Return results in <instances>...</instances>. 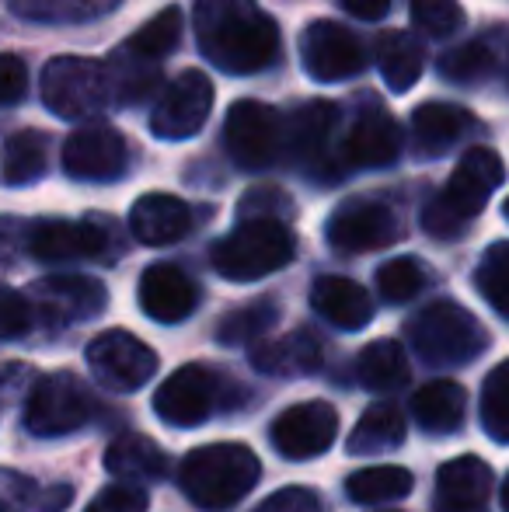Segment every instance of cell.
<instances>
[{"label": "cell", "instance_id": "6da1fadb", "mask_svg": "<svg viewBox=\"0 0 509 512\" xmlns=\"http://www.w3.org/2000/svg\"><path fill=\"white\" fill-rule=\"evenodd\" d=\"M196 39L217 70L248 77L272 67L279 56V28L258 0H199Z\"/></svg>", "mask_w": 509, "mask_h": 512}, {"label": "cell", "instance_id": "7a4b0ae2", "mask_svg": "<svg viewBox=\"0 0 509 512\" xmlns=\"http://www.w3.org/2000/svg\"><path fill=\"white\" fill-rule=\"evenodd\" d=\"M262 478L258 457L241 443H210L192 450L178 467V481L192 506L206 512L231 509Z\"/></svg>", "mask_w": 509, "mask_h": 512}, {"label": "cell", "instance_id": "3957f363", "mask_svg": "<svg viewBox=\"0 0 509 512\" xmlns=\"http://www.w3.org/2000/svg\"><path fill=\"white\" fill-rule=\"evenodd\" d=\"M408 342L419 352V359L433 370H457L468 366L489 349V331L482 328L471 310L454 300H436L422 307L408 321Z\"/></svg>", "mask_w": 509, "mask_h": 512}, {"label": "cell", "instance_id": "277c9868", "mask_svg": "<svg viewBox=\"0 0 509 512\" xmlns=\"http://www.w3.org/2000/svg\"><path fill=\"white\" fill-rule=\"evenodd\" d=\"M293 230L286 220H241L210 251L213 269L231 283H255L293 262Z\"/></svg>", "mask_w": 509, "mask_h": 512}, {"label": "cell", "instance_id": "5b68a950", "mask_svg": "<svg viewBox=\"0 0 509 512\" xmlns=\"http://www.w3.org/2000/svg\"><path fill=\"white\" fill-rule=\"evenodd\" d=\"M39 95L42 105L60 119H95L112 102L109 67L98 60H84V56H56L42 70Z\"/></svg>", "mask_w": 509, "mask_h": 512}, {"label": "cell", "instance_id": "8992f818", "mask_svg": "<svg viewBox=\"0 0 509 512\" xmlns=\"http://www.w3.org/2000/svg\"><path fill=\"white\" fill-rule=\"evenodd\" d=\"M91 411L95 401L84 380L70 370H60L35 380L32 394L25 398V429L39 439L67 436L88 422Z\"/></svg>", "mask_w": 509, "mask_h": 512}, {"label": "cell", "instance_id": "52a82bcc", "mask_svg": "<svg viewBox=\"0 0 509 512\" xmlns=\"http://www.w3.org/2000/svg\"><path fill=\"white\" fill-rule=\"evenodd\" d=\"M88 370L102 387L133 394L157 373V352L123 328L102 331L88 345Z\"/></svg>", "mask_w": 509, "mask_h": 512}, {"label": "cell", "instance_id": "ba28073f", "mask_svg": "<svg viewBox=\"0 0 509 512\" xmlns=\"http://www.w3.org/2000/svg\"><path fill=\"white\" fill-rule=\"evenodd\" d=\"M224 143L238 168L265 171L283 150V119H279L276 108L265 102H252V98L234 102L227 108Z\"/></svg>", "mask_w": 509, "mask_h": 512}, {"label": "cell", "instance_id": "9c48e42d", "mask_svg": "<svg viewBox=\"0 0 509 512\" xmlns=\"http://www.w3.org/2000/svg\"><path fill=\"white\" fill-rule=\"evenodd\" d=\"M116 248V223L105 216H88V220H39L28 234V251L35 262L60 265L77 262V258H109Z\"/></svg>", "mask_w": 509, "mask_h": 512}, {"label": "cell", "instance_id": "30bf717a", "mask_svg": "<svg viewBox=\"0 0 509 512\" xmlns=\"http://www.w3.org/2000/svg\"><path fill=\"white\" fill-rule=\"evenodd\" d=\"M213 112V84L203 70H182L168 88H161L154 112H150V133L161 140H189L206 126Z\"/></svg>", "mask_w": 509, "mask_h": 512}, {"label": "cell", "instance_id": "8fae6325", "mask_svg": "<svg viewBox=\"0 0 509 512\" xmlns=\"http://www.w3.org/2000/svg\"><path fill=\"white\" fill-rule=\"evenodd\" d=\"M300 56L304 70L321 84L353 81L367 70V49L363 42L339 21H311L300 35Z\"/></svg>", "mask_w": 509, "mask_h": 512}, {"label": "cell", "instance_id": "7c38bea8", "mask_svg": "<svg viewBox=\"0 0 509 512\" xmlns=\"http://www.w3.org/2000/svg\"><path fill=\"white\" fill-rule=\"evenodd\" d=\"M28 300L35 307V321L49 328H70L102 314L109 290L91 276H46L28 286Z\"/></svg>", "mask_w": 509, "mask_h": 512}, {"label": "cell", "instance_id": "4fadbf2b", "mask_svg": "<svg viewBox=\"0 0 509 512\" xmlns=\"http://www.w3.org/2000/svg\"><path fill=\"white\" fill-rule=\"evenodd\" d=\"M325 237L335 251L360 255V251H377L398 241L401 223L391 213V206L374 203V199H346L328 216Z\"/></svg>", "mask_w": 509, "mask_h": 512}, {"label": "cell", "instance_id": "5bb4252c", "mask_svg": "<svg viewBox=\"0 0 509 512\" xmlns=\"http://www.w3.org/2000/svg\"><path fill=\"white\" fill-rule=\"evenodd\" d=\"M339 436V411L328 401H300L272 422V446L286 460L321 457Z\"/></svg>", "mask_w": 509, "mask_h": 512}, {"label": "cell", "instance_id": "9a60e30c", "mask_svg": "<svg viewBox=\"0 0 509 512\" xmlns=\"http://www.w3.org/2000/svg\"><path fill=\"white\" fill-rule=\"evenodd\" d=\"M217 394H220V380L213 377V370L189 363L157 387L154 411L161 422L175 425V429H192V425H203L213 415Z\"/></svg>", "mask_w": 509, "mask_h": 512}, {"label": "cell", "instance_id": "2e32d148", "mask_svg": "<svg viewBox=\"0 0 509 512\" xmlns=\"http://www.w3.org/2000/svg\"><path fill=\"white\" fill-rule=\"evenodd\" d=\"M63 171L77 182H112L126 171L129 150L119 129L112 126H81L63 140Z\"/></svg>", "mask_w": 509, "mask_h": 512}, {"label": "cell", "instance_id": "e0dca14e", "mask_svg": "<svg viewBox=\"0 0 509 512\" xmlns=\"http://www.w3.org/2000/svg\"><path fill=\"white\" fill-rule=\"evenodd\" d=\"M506 168H503V157L496 154L492 147H471L468 154L457 161L454 175H450L447 189L440 192L464 220L478 216L485 209V203L492 199V192L503 185Z\"/></svg>", "mask_w": 509, "mask_h": 512}, {"label": "cell", "instance_id": "ac0fdd59", "mask_svg": "<svg viewBox=\"0 0 509 512\" xmlns=\"http://www.w3.org/2000/svg\"><path fill=\"white\" fill-rule=\"evenodd\" d=\"M492 467L482 457H454L436 471L433 512H489Z\"/></svg>", "mask_w": 509, "mask_h": 512}, {"label": "cell", "instance_id": "d6986e66", "mask_svg": "<svg viewBox=\"0 0 509 512\" xmlns=\"http://www.w3.org/2000/svg\"><path fill=\"white\" fill-rule=\"evenodd\" d=\"M140 307L150 321L178 324L199 307V290L178 265L154 262L140 276Z\"/></svg>", "mask_w": 509, "mask_h": 512}, {"label": "cell", "instance_id": "ffe728a7", "mask_svg": "<svg viewBox=\"0 0 509 512\" xmlns=\"http://www.w3.org/2000/svg\"><path fill=\"white\" fill-rule=\"evenodd\" d=\"M335 122H339V108L332 102H307L297 105L293 115L283 122V150L290 161L307 164V168H321L325 150L335 136Z\"/></svg>", "mask_w": 509, "mask_h": 512}, {"label": "cell", "instance_id": "44dd1931", "mask_svg": "<svg viewBox=\"0 0 509 512\" xmlns=\"http://www.w3.org/2000/svg\"><path fill=\"white\" fill-rule=\"evenodd\" d=\"M189 227L192 209L178 196H168V192H147L129 209V230L147 248H164V244L182 241Z\"/></svg>", "mask_w": 509, "mask_h": 512}, {"label": "cell", "instance_id": "7402d4cb", "mask_svg": "<svg viewBox=\"0 0 509 512\" xmlns=\"http://www.w3.org/2000/svg\"><path fill=\"white\" fill-rule=\"evenodd\" d=\"M401 154V129L391 115L370 112L349 126L342 140V161L353 168H387Z\"/></svg>", "mask_w": 509, "mask_h": 512}, {"label": "cell", "instance_id": "603a6c76", "mask_svg": "<svg viewBox=\"0 0 509 512\" xmlns=\"http://www.w3.org/2000/svg\"><path fill=\"white\" fill-rule=\"evenodd\" d=\"M311 307L318 317L342 331H360L374 321V300L360 283L346 276H321L311 290Z\"/></svg>", "mask_w": 509, "mask_h": 512}, {"label": "cell", "instance_id": "cb8c5ba5", "mask_svg": "<svg viewBox=\"0 0 509 512\" xmlns=\"http://www.w3.org/2000/svg\"><path fill=\"white\" fill-rule=\"evenodd\" d=\"M105 67H109L112 102L116 105H140L161 88V60L136 49L129 39L105 60Z\"/></svg>", "mask_w": 509, "mask_h": 512}, {"label": "cell", "instance_id": "d4e9b609", "mask_svg": "<svg viewBox=\"0 0 509 512\" xmlns=\"http://www.w3.org/2000/svg\"><path fill=\"white\" fill-rule=\"evenodd\" d=\"M252 366L265 377H304L321 370V345L311 331H290L252 349Z\"/></svg>", "mask_w": 509, "mask_h": 512}, {"label": "cell", "instance_id": "484cf974", "mask_svg": "<svg viewBox=\"0 0 509 512\" xmlns=\"http://www.w3.org/2000/svg\"><path fill=\"white\" fill-rule=\"evenodd\" d=\"M105 471L119 481H161L168 478V453L150 436L126 432L105 450Z\"/></svg>", "mask_w": 509, "mask_h": 512}, {"label": "cell", "instance_id": "4316f807", "mask_svg": "<svg viewBox=\"0 0 509 512\" xmlns=\"http://www.w3.org/2000/svg\"><path fill=\"white\" fill-rule=\"evenodd\" d=\"M412 415L426 432H457L468 418V391L454 380H429L412 394Z\"/></svg>", "mask_w": 509, "mask_h": 512}, {"label": "cell", "instance_id": "83f0119b", "mask_svg": "<svg viewBox=\"0 0 509 512\" xmlns=\"http://www.w3.org/2000/svg\"><path fill=\"white\" fill-rule=\"evenodd\" d=\"M471 129V112L450 102H426L412 112L415 143L426 157H440Z\"/></svg>", "mask_w": 509, "mask_h": 512}, {"label": "cell", "instance_id": "f1b7e54d", "mask_svg": "<svg viewBox=\"0 0 509 512\" xmlns=\"http://www.w3.org/2000/svg\"><path fill=\"white\" fill-rule=\"evenodd\" d=\"M405 415L394 401H377L360 415L353 436L346 439V450L353 457H377V453H391L405 443Z\"/></svg>", "mask_w": 509, "mask_h": 512}, {"label": "cell", "instance_id": "f546056e", "mask_svg": "<svg viewBox=\"0 0 509 512\" xmlns=\"http://www.w3.org/2000/svg\"><path fill=\"white\" fill-rule=\"evenodd\" d=\"M422 67H426V53L412 32H384L377 39V70L391 91L405 95L422 77Z\"/></svg>", "mask_w": 509, "mask_h": 512}, {"label": "cell", "instance_id": "4dcf8cb0", "mask_svg": "<svg viewBox=\"0 0 509 512\" xmlns=\"http://www.w3.org/2000/svg\"><path fill=\"white\" fill-rule=\"evenodd\" d=\"M356 377L367 391L391 394L408 384V356L398 342L391 338H377V342L363 345L360 359H356Z\"/></svg>", "mask_w": 509, "mask_h": 512}, {"label": "cell", "instance_id": "1f68e13d", "mask_svg": "<svg viewBox=\"0 0 509 512\" xmlns=\"http://www.w3.org/2000/svg\"><path fill=\"white\" fill-rule=\"evenodd\" d=\"M119 0H11V14L35 25H77L116 11Z\"/></svg>", "mask_w": 509, "mask_h": 512}, {"label": "cell", "instance_id": "d6a6232c", "mask_svg": "<svg viewBox=\"0 0 509 512\" xmlns=\"http://www.w3.org/2000/svg\"><path fill=\"white\" fill-rule=\"evenodd\" d=\"M412 471L405 467H367L346 478V495L356 506H387L412 492Z\"/></svg>", "mask_w": 509, "mask_h": 512}, {"label": "cell", "instance_id": "836d02e7", "mask_svg": "<svg viewBox=\"0 0 509 512\" xmlns=\"http://www.w3.org/2000/svg\"><path fill=\"white\" fill-rule=\"evenodd\" d=\"M49 161L46 133L39 129H18L4 143V182L7 185H28L39 182Z\"/></svg>", "mask_w": 509, "mask_h": 512}, {"label": "cell", "instance_id": "e575fe53", "mask_svg": "<svg viewBox=\"0 0 509 512\" xmlns=\"http://www.w3.org/2000/svg\"><path fill=\"white\" fill-rule=\"evenodd\" d=\"M499 70V53L485 39L461 42L440 56V77L454 84H482Z\"/></svg>", "mask_w": 509, "mask_h": 512}, {"label": "cell", "instance_id": "d590c367", "mask_svg": "<svg viewBox=\"0 0 509 512\" xmlns=\"http://www.w3.org/2000/svg\"><path fill=\"white\" fill-rule=\"evenodd\" d=\"M475 286L485 297V304L509 321V241H496L485 248L475 269Z\"/></svg>", "mask_w": 509, "mask_h": 512}, {"label": "cell", "instance_id": "8d00e7d4", "mask_svg": "<svg viewBox=\"0 0 509 512\" xmlns=\"http://www.w3.org/2000/svg\"><path fill=\"white\" fill-rule=\"evenodd\" d=\"M276 321H279L276 300H255V304H248V307L231 310V314L220 321L217 342H224V345H252Z\"/></svg>", "mask_w": 509, "mask_h": 512}, {"label": "cell", "instance_id": "74e56055", "mask_svg": "<svg viewBox=\"0 0 509 512\" xmlns=\"http://www.w3.org/2000/svg\"><path fill=\"white\" fill-rule=\"evenodd\" d=\"M429 286V272L419 258H391L377 269V293L387 300V304H408L412 297H419Z\"/></svg>", "mask_w": 509, "mask_h": 512}, {"label": "cell", "instance_id": "f35d334b", "mask_svg": "<svg viewBox=\"0 0 509 512\" xmlns=\"http://www.w3.org/2000/svg\"><path fill=\"white\" fill-rule=\"evenodd\" d=\"M482 429L489 432L496 443H509V359L489 370L482 384Z\"/></svg>", "mask_w": 509, "mask_h": 512}, {"label": "cell", "instance_id": "ab89813d", "mask_svg": "<svg viewBox=\"0 0 509 512\" xmlns=\"http://www.w3.org/2000/svg\"><path fill=\"white\" fill-rule=\"evenodd\" d=\"M178 39H182V11H178V7H164V11H157L154 18H147L129 35V42H133L136 49L157 56V60L175 53Z\"/></svg>", "mask_w": 509, "mask_h": 512}, {"label": "cell", "instance_id": "60d3db41", "mask_svg": "<svg viewBox=\"0 0 509 512\" xmlns=\"http://www.w3.org/2000/svg\"><path fill=\"white\" fill-rule=\"evenodd\" d=\"M412 25L433 39H447L461 32L464 11L457 0H412Z\"/></svg>", "mask_w": 509, "mask_h": 512}, {"label": "cell", "instance_id": "b9f144b4", "mask_svg": "<svg viewBox=\"0 0 509 512\" xmlns=\"http://www.w3.org/2000/svg\"><path fill=\"white\" fill-rule=\"evenodd\" d=\"M293 213H297L293 199L276 185H255L238 203V220H290Z\"/></svg>", "mask_w": 509, "mask_h": 512}, {"label": "cell", "instance_id": "7bdbcfd3", "mask_svg": "<svg viewBox=\"0 0 509 512\" xmlns=\"http://www.w3.org/2000/svg\"><path fill=\"white\" fill-rule=\"evenodd\" d=\"M32 328H35V307L28 300V293H18L7 286L4 297H0V335L7 342H18Z\"/></svg>", "mask_w": 509, "mask_h": 512}, {"label": "cell", "instance_id": "ee69618b", "mask_svg": "<svg viewBox=\"0 0 509 512\" xmlns=\"http://www.w3.org/2000/svg\"><path fill=\"white\" fill-rule=\"evenodd\" d=\"M150 495L143 492L133 481H123V485H109L88 502L84 512H147Z\"/></svg>", "mask_w": 509, "mask_h": 512}, {"label": "cell", "instance_id": "f6af8a7d", "mask_svg": "<svg viewBox=\"0 0 509 512\" xmlns=\"http://www.w3.org/2000/svg\"><path fill=\"white\" fill-rule=\"evenodd\" d=\"M422 227H426V234L436 237V241H454V237L464 234L468 220H464V216L457 213V209L450 206L447 199L436 196L433 203L426 206V213H422Z\"/></svg>", "mask_w": 509, "mask_h": 512}, {"label": "cell", "instance_id": "bcb514c9", "mask_svg": "<svg viewBox=\"0 0 509 512\" xmlns=\"http://www.w3.org/2000/svg\"><path fill=\"white\" fill-rule=\"evenodd\" d=\"M252 512H325L318 492L304 485H286L279 492H272L269 499H262Z\"/></svg>", "mask_w": 509, "mask_h": 512}, {"label": "cell", "instance_id": "7dc6e473", "mask_svg": "<svg viewBox=\"0 0 509 512\" xmlns=\"http://www.w3.org/2000/svg\"><path fill=\"white\" fill-rule=\"evenodd\" d=\"M28 95V67L14 53L0 56V102L18 105Z\"/></svg>", "mask_w": 509, "mask_h": 512}, {"label": "cell", "instance_id": "c3c4849f", "mask_svg": "<svg viewBox=\"0 0 509 512\" xmlns=\"http://www.w3.org/2000/svg\"><path fill=\"white\" fill-rule=\"evenodd\" d=\"M70 499H74V488H70V485H53V488H46V492H35L32 506L39 512H63L70 506Z\"/></svg>", "mask_w": 509, "mask_h": 512}, {"label": "cell", "instance_id": "681fc988", "mask_svg": "<svg viewBox=\"0 0 509 512\" xmlns=\"http://www.w3.org/2000/svg\"><path fill=\"white\" fill-rule=\"evenodd\" d=\"M349 14L363 21H381L387 11H391V0H342Z\"/></svg>", "mask_w": 509, "mask_h": 512}, {"label": "cell", "instance_id": "f907efd6", "mask_svg": "<svg viewBox=\"0 0 509 512\" xmlns=\"http://www.w3.org/2000/svg\"><path fill=\"white\" fill-rule=\"evenodd\" d=\"M499 502H503V512H509V474L503 478V488H499Z\"/></svg>", "mask_w": 509, "mask_h": 512}, {"label": "cell", "instance_id": "816d5d0a", "mask_svg": "<svg viewBox=\"0 0 509 512\" xmlns=\"http://www.w3.org/2000/svg\"><path fill=\"white\" fill-rule=\"evenodd\" d=\"M503 60H506V81H509V53L503 56Z\"/></svg>", "mask_w": 509, "mask_h": 512}, {"label": "cell", "instance_id": "f5cc1de1", "mask_svg": "<svg viewBox=\"0 0 509 512\" xmlns=\"http://www.w3.org/2000/svg\"><path fill=\"white\" fill-rule=\"evenodd\" d=\"M506 220H509V199H506Z\"/></svg>", "mask_w": 509, "mask_h": 512}, {"label": "cell", "instance_id": "db71d44e", "mask_svg": "<svg viewBox=\"0 0 509 512\" xmlns=\"http://www.w3.org/2000/svg\"><path fill=\"white\" fill-rule=\"evenodd\" d=\"M381 512H398V509H381Z\"/></svg>", "mask_w": 509, "mask_h": 512}]
</instances>
